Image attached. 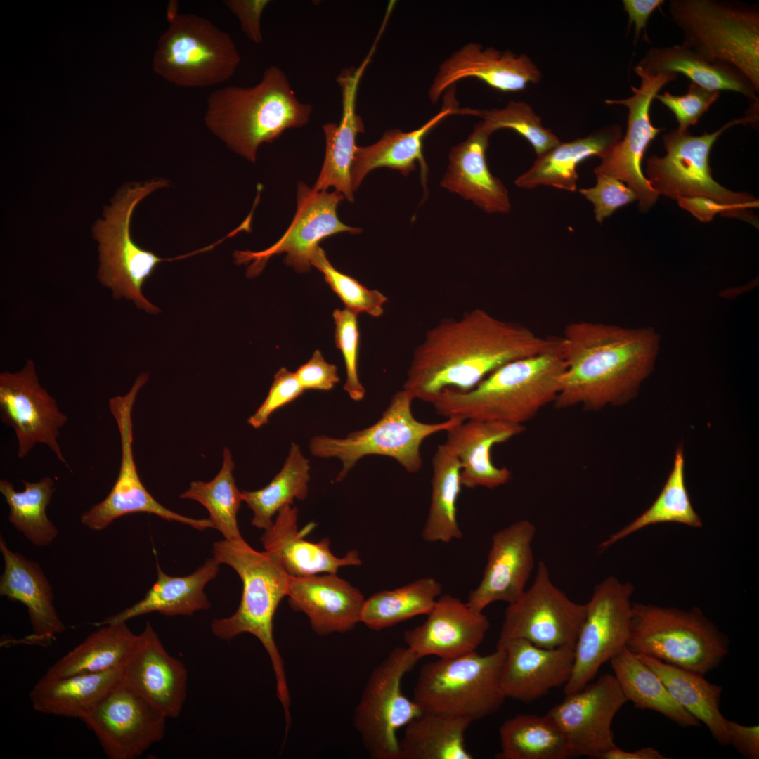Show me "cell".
<instances>
[{"instance_id":"1","label":"cell","mask_w":759,"mask_h":759,"mask_svg":"<svg viewBox=\"0 0 759 759\" xmlns=\"http://www.w3.org/2000/svg\"><path fill=\"white\" fill-rule=\"evenodd\" d=\"M562 351V337H543L475 309L427 332L413 351L403 389L429 402L445 389L469 391L512 361Z\"/></svg>"},{"instance_id":"2","label":"cell","mask_w":759,"mask_h":759,"mask_svg":"<svg viewBox=\"0 0 759 759\" xmlns=\"http://www.w3.org/2000/svg\"><path fill=\"white\" fill-rule=\"evenodd\" d=\"M566 368L554 401L558 408L597 410L637 396L653 371L661 337L652 327L626 328L588 321L571 323L562 337Z\"/></svg>"},{"instance_id":"3","label":"cell","mask_w":759,"mask_h":759,"mask_svg":"<svg viewBox=\"0 0 759 759\" xmlns=\"http://www.w3.org/2000/svg\"><path fill=\"white\" fill-rule=\"evenodd\" d=\"M312 105L300 102L284 72L268 67L253 86H227L210 93L204 115L206 127L226 146L251 162L264 143L286 129L306 124Z\"/></svg>"},{"instance_id":"4","label":"cell","mask_w":759,"mask_h":759,"mask_svg":"<svg viewBox=\"0 0 759 759\" xmlns=\"http://www.w3.org/2000/svg\"><path fill=\"white\" fill-rule=\"evenodd\" d=\"M566 368L563 352H547L509 362L473 389H445L428 403L446 418L523 425L554 402Z\"/></svg>"},{"instance_id":"5","label":"cell","mask_w":759,"mask_h":759,"mask_svg":"<svg viewBox=\"0 0 759 759\" xmlns=\"http://www.w3.org/2000/svg\"><path fill=\"white\" fill-rule=\"evenodd\" d=\"M212 552L221 564L238 573L242 592L235 612L214 619L212 632L223 640L249 633L260 641L271 662L277 696L285 715L290 716V693L283 660L273 637V620L280 601L288 595L291 576L271 554L255 550L242 538L216 541Z\"/></svg>"},{"instance_id":"6","label":"cell","mask_w":759,"mask_h":759,"mask_svg":"<svg viewBox=\"0 0 759 759\" xmlns=\"http://www.w3.org/2000/svg\"><path fill=\"white\" fill-rule=\"evenodd\" d=\"M168 185L167 180L160 178L125 185L117 191L111 204L104 207L103 219L98 220L92 229L98 244L99 282L111 290L114 299L126 298L150 314L161 311L145 297L142 287L157 266L162 261L200 252L197 250L173 259L162 258L141 247L131 237L130 223L136 207L150 194Z\"/></svg>"},{"instance_id":"7","label":"cell","mask_w":759,"mask_h":759,"mask_svg":"<svg viewBox=\"0 0 759 759\" xmlns=\"http://www.w3.org/2000/svg\"><path fill=\"white\" fill-rule=\"evenodd\" d=\"M757 112L748 110L746 115L734 119L711 134L692 136L688 129H676L663 135L666 154L654 155L647 160L646 174L651 187L660 195L673 200L679 197H706L720 202L737 218L756 226L758 218L750 209L758 207V200L746 193L730 190L711 174L709 155L718 137L729 128L756 123Z\"/></svg>"},{"instance_id":"8","label":"cell","mask_w":759,"mask_h":759,"mask_svg":"<svg viewBox=\"0 0 759 759\" xmlns=\"http://www.w3.org/2000/svg\"><path fill=\"white\" fill-rule=\"evenodd\" d=\"M626 648L705 675L729 654V642L699 609L685 611L637 603L632 604Z\"/></svg>"},{"instance_id":"9","label":"cell","mask_w":759,"mask_h":759,"mask_svg":"<svg viewBox=\"0 0 759 759\" xmlns=\"http://www.w3.org/2000/svg\"><path fill=\"white\" fill-rule=\"evenodd\" d=\"M668 12L682 44L705 59L731 65L759 92V13L713 0H671Z\"/></svg>"},{"instance_id":"10","label":"cell","mask_w":759,"mask_h":759,"mask_svg":"<svg viewBox=\"0 0 759 759\" xmlns=\"http://www.w3.org/2000/svg\"><path fill=\"white\" fill-rule=\"evenodd\" d=\"M503 649L482 655L439 659L421 668L413 699L423 712L450 714L472 722L488 717L505 699L500 677Z\"/></svg>"},{"instance_id":"11","label":"cell","mask_w":759,"mask_h":759,"mask_svg":"<svg viewBox=\"0 0 759 759\" xmlns=\"http://www.w3.org/2000/svg\"><path fill=\"white\" fill-rule=\"evenodd\" d=\"M413 396L406 389L397 391L387 409L375 424L353 432L344 439L316 436L309 444L313 456L335 457L342 462L336 481L342 480L348 472L364 456L383 455L394 458L408 473H416L422 467L420 448L429 436L447 431L464 420L449 417L445 421L426 423L413 415Z\"/></svg>"},{"instance_id":"12","label":"cell","mask_w":759,"mask_h":759,"mask_svg":"<svg viewBox=\"0 0 759 759\" xmlns=\"http://www.w3.org/2000/svg\"><path fill=\"white\" fill-rule=\"evenodd\" d=\"M241 58L227 32L206 18L180 14L160 36L155 72L181 87H207L233 77Z\"/></svg>"},{"instance_id":"13","label":"cell","mask_w":759,"mask_h":759,"mask_svg":"<svg viewBox=\"0 0 759 759\" xmlns=\"http://www.w3.org/2000/svg\"><path fill=\"white\" fill-rule=\"evenodd\" d=\"M420 658L408 647L394 648L372 671L353 716L363 746L374 759H400L398 731L423 711L402 692L403 677Z\"/></svg>"},{"instance_id":"14","label":"cell","mask_w":759,"mask_h":759,"mask_svg":"<svg viewBox=\"0 0 759 759\" xmlns=\"http://www.w3.org/2000/svg\"><path fill=\"white\" fill-rule=\"evenodd\" d=\"M148 378V372H141L129 392L123 396L112 397L108 401V408L117 424L120 439L119 470L105 498L82 512L80 521L92 531H102L120 517L145 512L157 515L167 521L189 525L200 531L214 528L209 519L190 518L164 507L152 496L141 481L133 451L132 412L136 396Z\"/></svg>"},{"instance_id":"15","label":"cell","mask_w":759,"mask_h":759,"mask_svg":"<svg viewBox=\"0 0 759 759\" xmlns=\"http://www.w3.org/2000/svg\"><path fill=\"white\" fill-rule=\"evenodd\" d=\"M633 586L614 576L597 585L585 604V616L573 649L564 694L581 689L601 666L626 647L630 632Z\"/></svg>"},{"instance_id":"16","label":"cell","mask_w":759,"mask_h":759,"mask_svg":"<svg viewBox=\"0 0 759 759\" xmlns=\"http://www.w3.org/2000/svg\"><path fill=\"white\" fill-rule=\"evenodd\" d=\"M585 611V604L560 590L539 561L530 588L508 604L497 643L522 639L542 648L574 649Z\"/></svg>"},{"instance_id":"17","label":"cell","mask_w":759,"mask_h":759,"mask_svg":"<svg viewBox=\"0 0 759 759\" xmlns=\"http://www.w3.org/2000/svg\"><path fill=\"white\" fill-rule=\"evenodd\" d=\"M634 70L640 78V85L631 87L632 95L627 98L605 100L609 105H622L628 109L625 135L600 158L601 162L594 172L627 183L637 194L639 210L647 212L655 205L659 195L644 176L641 163L650 143L663 130L652 124L651 106L655 96L666 84L676 80L677 74L650 73L639 65Z\"/></svg>"},{"instance_id":"18","label":"cell","mask_w":759,"mask_h":759,"mask_svg":"<svg viewBox=\"0 0 759 759\" xmlns=\"http://www.w3.org/2000/svg\"><path fill=\"white\" fill-rule=\"evenodd\" d=\"M344 198L335 190L317 191L304 183H299L296 214L284 235L264 250L235 252V261L238 264H248L247 274L254 277L261 272L270 258L285 253L284 262L287 265L299 273L309 271L312 266V256L320 242L339 233L357 234L361 231L339 219L337 207Z\"/></svg>"},{"instance_id":"19","label":"cell","mask_w":759,"mask_h":759,"mask_svg":"<svg viewBox=\"0 0 759 759\" xmlns=\"http://www.w3.org/2000/svg\"><path fill=\"white\" fill-rule=\"evenodd\" d=\"M0 418L15 432L20 458L42 443L69 468L58 441L68 418L40 384L32 360L28 359L20 370L0 373Z\"/></svg>"},{"instance_id":"20","label":"cell","mask_w":759,"mask_h":759,"mask_svg":"<svg viewBox=\"0 0 759 759\" xmlns=\"http://www.w3.org/2000/svg\"><path fill=\"white\" fill-rule=\"evenodd\" d=\"M166 718L120 681L80 719L110 759H134L166 732Z\"/></svg>"},{"instance_id":"21","label":"cell","mask_w":759,"mask_h":759,"mask_svg":"<svg viewBox=\"0 0 759 759\" xmlns=\"http://www.w3.org/2000/svg\"><path fill=\"white\" fill-rule=\"evenodd\" d=\"M613 674L566 694L546 714L565 736L573 756L599 758L616 746L613 720L628 702Z\"/></svg>"},{"instance_id":"22","label":"cell","mask_w":759,"mask_h":759,"mask_svg":"<svg viewBox=\"0 0 759 759\" xmlns=\"http://www.w3.org/2000/svg\"><path fill=\"white\" fill-rule=\"evenodd\" d=\"M187 680L183 663L167 652L147 622L121 667L120 682L166 718H176L186 701Z\"/></svg>"},{"instance_id":"23","label":"cell","mask_w":759,"mask_h":759,"mask_svg":"<svg viewBox=\"0 0 759 759\" xmlns=\"http://www.w3.org/2000/svg\"><path fill=\"white\" fill-rule=\"evenodd\" d=\"M536 533L531 521L521 519L493 535L481 581L468 595L472 609L483 612L496 602L511 604L524 593L534 568Z\"/></svg>"},{"instance_id":"24","label":"cell","mask_w":759,"mask_h":759,"mask_svg":"<svg viewBox=\"0 0 759 759\" xmlns=\"http://www.w3.org/2000/svg\"><path fill=\"white\" fill-rule=\"evenodd\" d=\"M427 619L403 633V641L420 659H450L474 651L482 643L490 623L483 612L450 595L439 597Z\"/></svg>"},{"instance_id":"25","label":"cell","mask_w":759,"mask_h":759,"mask_svg":"<svg viewBox=\"0 0 759 759\" xmlns=\"http://www.w3.org/2000/svg\"><path fill=\"white\" fill-rule=\"evenodd\" d=\"M540 76L536 65L525 54L484 48L479 43L470 42L441 64L428 94L430 100L436 103L455 82L469 77L477 78L502 91H517L529 83L538 82Z\"/></svg>"},{"instance_id":"26","label":"cell","mask_w":759,"mask_h":759,"mask_svg":"<svg viewBox=\"0 0 759 759\" xmlns=\"http://www.w3.org/2000/svg\"><path fill=\"white\" fill-rule=\"evenodd\" d=\"M376 44L361 64L343 70L337 77L342 94V117L339 124L327 123L323 126L325 153L320 174L313 186L317 191L330 187L353 202L351 167L355 155L357 135L365 131L363 120L356 113V96L361 79L368 65Z\"/></svg>"},{"instance_id":"27","label":"cell","mask_w":759,"mask_h":759,"mask_svg":"<svg viewBox=\"0 0 759 759\" xmlns=\"http://www.w3.org/2000/svg\"><path fill=\"white\" fill-rule=\"evenodd\" d=\"M496 649L505 653L500 677L505 698L531 703L571 676L573 649L542 648L522 639L497 643Z\"/></svg>"},{"instance_id":"28","label":"cell","mask_w":759,"mask_h":759,"mask_svg":"<svg viewBox=\"0 0 759 759\" xmlns=\"http://www.w3.org/2000/svg\"><path fill=\"white\" fill-rule=\"evenodd\" d=\"M320 574L291 577L290 606L305 614L320 635L353 629L361 622L363 595L337 573Z\"/></svg>"},{"instance_id":"29","label":"cell","mask_w":759,"mask_h":759,"mask_svg":"<svg viewBox=\"0 0 759 759\" xmlns=\"http://www.w3.org/2000/svg\"><path fill=\"white\" fill-rule=\"evenodd\" d=\"M298 511L292 505L282 507L275 521L264 530L260 540L265 551L271 554L291 577H304L319 573H337L345 566H358V552L352 550L343 557H336L330 548V540L317 543L305 539L315 526L309 524L304 529L297 526Z\"/></svg>"},{"instance_id":"30","label":"cell","mask_w":759,"mask_h":759,"mask_svg":"<svg viewBox=\"0 0 759 759\" xmlns=\"http://www.w3.org/2000/svg\"><path fill=\"white\" fill-rule=\"evenodd\" d=\"M4 569L0 577V595L26 606L32 632L24 638L30 644L47 645L65 626L53 604L51 585L38 563L12 551L0 537Z\"/></svg>"},{"instance_id":"31","label":"cell","mask_w":759,"mask_h":759,"mask_svg":"<svg viewBox=\"0 0 759 759\" xmlns=\"http://www.w3.org/2000/svg\"><path fill=\"white\" fill-rule=\"evenodd\" d=\"M494 131L483 120L465 141L453 147L441 185L488 214L507 213L511 209L507 190L491 173L486 158L489 138Z\"/></svg>"},{"instance_id":"32","label":"cell","mask_w":759,"mask_h":759,"mask_svg":"<svg viewBox=\"0 0 759 759\" xmlns=\"http://www.w3.org/2000/svg\"><path fill=\"white\" fill-rule=\"evenodd\" d=\"M524 430V425L479 420H465L447 430L443 445L461 465L462 486L493 489L507 483L512 473L493 464L491 450Z\"/></svg>"},{"instance_id":"33","label":"cell","mask_w":759,"mask_h":759,"mask_svg":"<svg viewBox=\"0 0 759 759\" xmlns=\"http://www.w3.org/2000/svg\"><path fill=\"white\" fill-rule=\"evenodd\" d=\"M453 90L452 88V91L446 93L441 111L418 129L407 132L400 129L388 130L376 143L357 147L351 167L354 191L373 169L387 167L406 176L415 169L417 162L420 166L423 184H425L428 170L423 154V140L443 119L457 113L458 107Z\"/></svg>"},{"instance_id":"34","label":"cell","mask_w":759,"mask_h":759,"mask_svg":"<svg viewBox=\"0 0 759 759\" xmlns=\"http://www.w3.org/2000/svg\"><path fill=\"white\" fill-rule=\"evenodd\" d=\"M221 563L212 557L193 573L185 576H171L157 564V579L144 597L123 611L95 623L98 627L129 620L152 612L166 616H190L208 610L211 604L204 592L206 585L215 578Z\"/></svg>"},{"instance_id":"35","label":"cell","mask_w":759,"mask_h":759,"mask_svg":"<svg viewBox=\"0 0 759 759\" xmlns=\"http://www.w3.org/2000/svg\"><path fill=\"white\" fill-rule=\"evenodd\" d=\"M621 138V127L613 124L585 138L560 142L538 155L530 169L517 178L514 183L522 188L550 186L574 192L577 189L578 165L590 157H602Z\"/></svg>"},{"instance_id":"36","label":"cell","mask_w":759,"mask_h":759,"mask_svg":"<svg viewBox=\"0 0 759 759\" xmlns=\"http://www.w3.org/2000/svg\"><path fill=\"white\" fill-rule=\"evenodd\" d=\"M637 65L650 73H681L691 82L708 90L737 92L758 103V91L737 69L711 62L683 44L651 48Z\"/></svg>"},{"instance_id":"37","label":"cell","mask_w":759,"mask_h":759,"mask_svg":"<svg viewBox=\"0 0 759 759\" xmlns=\"http://www.w3.org/2000/svg\"><path fill=\"white\" fill-rule=\"evenodd\" d=\"M121 668L61 677L44 675L30 692L36 711L81 719L120 681Z\"/></svg>"},{"instance_id":"38","label":"cell","mask_w":759,"mask_h":759,"mask_svg":"<svg viewBox=\"0 0 759 759\" xmlns=\"http://www.w3.org/2000/svg\"><path fill=\"white\" fill-rule=\"evenodd\" d=\"M636 655L659 677L676 702L706 725L718 744L728 745L727 719L720 711L721 686L709 682L704 675L650 656Z\"/></svg>"},{"instance_id":"39","label":"cell","mask_w":759,"mask_h":759,"mask_svg":"<svg viewBox=\"0 0 759 759\" xmlns=\"http://www.w3.org/2000/svg\"><path fill=\"white\" fill-rule=\"evenodd\" d=\"M472 722L450 714L423 712L405 727L400 759H472L465 743Z\"/></svg>"},{"instance_id":"40","label":"cell","mask_w":759,"mask_h":759,"mask_svg":"<svg viewBox=\"0 0 759 759\" xmlns=\"http://www.w3.org/2000/svg\"><path fill=\"white\" fill-rule=\"evenodd\" d=\"M610 662L621 690L635 707L657 712L682 727L700 726L673 698L659 677L626 647Z\"/></svg>"},{"instance_id":"41","label":"cell","mask_w":759,"mask_h":759,"mask_svg":"<svg viewBox=\"0 0 759 759\" xmlns=\"http://www.w3.org/2000/svg\"><path fill=\"white\" fill-rule=\"evenodd\" d=\"M460 472L458 459L443 443L439 445L432 458L430 506L421 533L427 543H448L463 536L457 517Z\"/></svg>"},{"instance_id":"42","label":"cell","mask_w":759,"mask_h":759,"mask_svg":"<svg viewBox=\"0 0 759 759\" xmlns=\"http://www.w3.org/2000/svg\"><path fill=\"white\" fill-rule=\"evenodd\" d=\"M126 623L100 626L51 666L44 674L61 677L121 668L136 637Z\"/></svg>"},{"instance_id":"43","label":"cell","mask_w":759,"mask_h":759,"mask_svg":"<svg viewBox=\"0 0 759 759\" xmlns=\"http://www.w3.org/2000/svg\"><path fill=\"white\" fill-rule=\"evenodd\" d=\"M498 759H566L573 756L557 725L547 715H517L499 728Z\"/></svg>"},{"instance_id":"44","label":"cell","mask_w":759,"mask_h":759,"mask_svg":"<svg viewBox=\"0 0 759 759\" xmlns=\"http://www.w3.org/2000/svg\"><path fill=\"white\" fill-rule=\"evenodd\" d=\"M441 590L439 581L428 576L394 590L375 592L365 600L361 622L378 631L420 615H427Z\"/></svg>"},{"instance_id":"45","label":"cell","mask_w":759,"mask_h":759,"mask_svg":"<svg viewBox=\"0 0 759 759\" xmlns=\"http://www.w3.org/2000/svg\"><path fill=\"white\" fill-rule=\"evenodd\" d=\"M309 472V460L299 446L292 443L283 468L266 486L241 491L242 501L253 512L252 525L266 530L282 507L292 505L294 499L304 500L308 494Z\"/></svg>"},{"instance_id":"46","label":"cell","mask_w":759,"mask_h":759,"mask_svg":"<svg viewBox=\"0 0 759 759\" xmlns=\"http://www.w3.org/2000/svg\"><path fill=\"white\" fill-rule=\"evenodd\" d=\"M22 482L24 490L17 491L11 481L0 480V492L9 508L8 521L34 545L47 546L58 533L46 512L56 490L54 480L45 476L37 482Z\"/></svg>"},{"instance_id":"47","label":"cell","mask_w":759,"mask_h":759,"mask_svg":"<svg viewBox=\"0 0 759 759\" xmlns=\"http://www.w3.org/2000/svg\"><path fill=\"white\" fill-rule=\"evenodd\" d=\"M664 522H677L700 527L702 522L694 510L685 481V457L682 446H677L672 470L656 500L629 524L602 541L599 549H608L619 540L648 526Z\"/></svg>"},{"instance_id":"48","label":"cell","mask_w":759,"mask_h":759,"mask_svg":"<svg viewBox=\"0 0 759 759\" xmlns=\"http://www.w3.org/2000/svg\"><path fill=\"white\" fill-rule=\"evenodd\" d=\"M235 463L231 451L224 448L221 469L211 481L191 482L189 488L180 495L181 498L195 500L202 505L209 514V519L214 528L226 540L242 538L237 514L242 501V493L235 484L233 471Z\"/></svg>"},{"instance_id":"49","label":"cell","mask_w":759,"mask_h":759,"mask_svg":"<svg viewBox=\"0 0 759 759\" xmlns=\"http://www.w3.org/2000/svg\"><path fill=\"white\" fill-rule=\"evenodd\" d=\"M456 114L479 117L495 131L500 129L515 131L531 144L538 155L560 143L555 134L543 126L540 117L531 107L524 102L510 101L500 109L458 108Z\"/></svg>"},{"instance_id":"50","label":"cell","mask_w":759,"mask_h":759,"mask_svg":"<svg viewBox=\"0 0 759 759\" xmlns=\"http://www.w3.org/2000/svg\"><path fill=\"white\" fill-rule=\"evenodd\" d=\"M311 265L323 274L325 281L347 309L357 315L365 313L379 317L383 314L387 297L378 290H369L355 278L337 270L321 247H318L313 254Z\"/></svg>"},{"instance_id":"51","label":"cell","mask_w":759,"mask_h":759,"mask_svg":"<svg viewBox=\"0 0 759 759\" xmlns=\"http://www.w3.org/2000/svg\"><path fill=\"white\" fill-rule=\"evenodd\" d=\"M335 324V344L340 349L346 365V380L344 390L356 401L362 400L365 389L361 383L357 369L359 347V331L357 314L346 309L333 312Z\"/></svg>"},{"instance_id":"52","label":"cell","mask_w":759,"mask_h":759,"mask_svg":"<svg viewBox=\"0 0 759 759\" xmlns=\"http://www.w3.org/2000/svg\"><path fill=\"white\" fill-rule=\"evenodd\" d=\"M720 94V91H710L691 82L683 95L676 96L665 91L663 94L657 93L654 99L673 112L679 129H688L699 122L719 98Z\"/></svg>"},{"instance_id":"53","label":"cell","mask_w":759,"mask_h":759,"mask_svg":"<svg viewBox=\"0 0 759 759\" xmlns=\"http://www.w3.org/2000/svg\"><path fill=\"white\" fill-rule=\"evenodd\" d=\"M594 187L580 188L579 193L594 205L596 221L601 223L618 208L637 200L636 193L620 180L597 174Z\"/></svg>"},{"instance_id":"54","label":"cell","mask_w":759,"mask_h":759,"mask_svg":"<svg viewBox=\"0 0 759 759\" xmlns=\"http://www.w3.org/2000/svg\"><path fill=\"white\" fill-rule=\"evenodd\" d=\"M304 391L295 372L281 368L274 375V380L268 395L257 411L247 420L254 428H259L268 422L270 416L278 409L293 401Z\"/></svg>"},{"instance_id":"55","label":"cell","mask_w":759,"mask_h":759,"mask_svg":"<svg viewBox=\"0 0 759 759\" xmlns=\"http://www.w3.org/2000/svg\"><path fill=\"white\" fill-rule=\"evenodd\" d=\"M295 375L304 391H327L339 381L337 368L326 362L319 350H316L312 357L297 370Z\"/></svg>"},{"instance_id":"56","label":"cell","mask_w":759,"mask_h":759,"mask_svg":"<svg viewBox=\"0 0 759 759\" xmlns=\"http://www.w3.org/2000/svg\"><path fill=\"white\" fill-rule=\"evenodd\" d=\"M268 0H225L223 4L238 19L247 37L255 44L263 41L261 17Z\"/></svg>"},{"instance_id":"57","label":"cell","mask_w":759,"mask_h":759,"mask_svg":"<svg viewBox=\"0 0 759 759\" xmlns=\"http://www.w3.org/2000/svg\"><path fill=\"white\" fill-rule=\"evenodd\" d=\"M728 744L748 759L759 758V726H747L727 720Z\"/></svg>"},{"instance_id":"58","label":"cell","mask_w":759,"mask_h":759,"mask_svg":"<svg viewBox=\"0 0 759 759\" xmlns=\"http://www.w3.org/2000/svg\"><path fill=\"white\" fill-rule=\"evenodd\" d=\"M676 200L680 207L689 212L701 222L711 221L717 214L731 217L730 212L726 206L709 197L702 196L679 197Z\"/></svg>"},{"instance_id":"59","label":"cell","mask_w":759,"mask_h":759,"mask_svg":"<svg viewBox=\"0 0 759 759\" xmlns=\"http://www.w3.org/2000/svg\"><path fill=\"white\" fill-rule=\"evenodd\" d=\"M663 0H623V4L628 15L630 23L635 25V39L645 28L652 13L664 4Z\"/></svg>"},{"instance_id":"60","label":"cell","mask_w":759,"mask_h":759,"mask_svg":"<svg viewBox=\"0 0 759 759\" xmlns=\"http://www.w3.org/2000/svg\"><path fill=\"white\" fill-rule=\"evenodd\" d=\"M659 751L651 747H644L633 751H628L616 745L606 751L600 759H666Z\"/></svg>"},{"instance_id":"61","label":"cell","mask_w":759,"mask_h":759,"mask_svg":"<svg viewBox=\"0 0 759 759\" xmlns=\"http://www.w3.org/2000/svg\"><path fill=\"white\" fill-rule=\"evenodd\" d=\"M179 3L176 0H171L168 2L166 8L167 21L171 23L180 15L179 13Z\"/></svg>"}]
</instances>
